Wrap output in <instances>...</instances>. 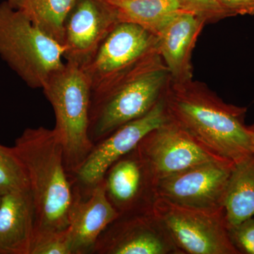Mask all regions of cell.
Segmentation results:
<instances>
[{"label": "cell", "mask_w": 254, "mask_h": 254, "mask_svg": "<svg viewBox=\"0 0 254 254\" xmlns=\"http://www.w3.org/2000/svg\"><path fill=\"white\" fill-rule=\"evenodd\" d=\"M228 17L254 15V0H215Z\"/></svg>", "instance_id": "24"}, {"label": "cell", "mask_w": 254, "mask_h": 254, "mask_svg": "<svg viewBox=\"0 0 254 254\" xmlns=\"http://www.w3.org/2000/svg\"><path fill=\"white\" fill-rule=\"evenodd\" d=\"M119 216L107 197L103 180L88 193H81L67 229L71 254H93L98 237Z\"/></svg>", "instance_id": "15"}, {"label": "cell", "mask_w": 254, "mask_h": 254, "mask_svg": "<svg viewBox=\"0 0 254 254\" xmlns=\"http://www.w3.org/2000/svg\"><path fill=\"white\" fill-rule=\"evenodd\" d=\"M152 210L182 254H239L229 237L224 209L209 211L155 198Z\"/></svg>", "instance_id": "7"}, {"label": "cell", "mask_w": 254, "mask_h": 254, "mask_svg": "<svg viewBox=\"0 0 254 254\" xmlns=\"http://www.w3.org/2000/svg\"><path fill=\"white\" fill-rule=\"evenodd\" d=\"M171 80L163 60L92 102L89 138L96 144L125 124L148 113L163 98Z\"/></svg>", "instance_id": "6"}, {"label": "cell", "mask_w": 254, "mask_h": 254, "mask_svg": "<svg viewBox=\"0 0 254 254\" xmlns=\"http://www.w3.org/2000/svg\"><path fill=\"white\" fill-rule=\"evenodd\" d=\"M228 234L239 254H254V218L228 227Z\"/></svg>", "instance_id": "22"}, {"label": "cell", "mask_w": 254, "mask_h": 254, "mask_svg": "<svg viewBox=\"0 0 254 254\" xmlns=\"http://www.w3.org/2000/svg\"><path fill=\"white\" fill-rule=\"evenodd\" d=\"M53 106L56 132L63 144L65 165L72 176L91 153L89 138L91 89L81 66L65 62L64 66L43 88Z\"/></svg>", "instance_id": "4"}, {"label": "cell", "mask_w": 254, "mask_h": 254, "mask_svg": "<svg viewBox=\"0 0 254 254\" xmlns=\"http://www.w3.org/2000/svg\"><path fill=\"white\" fill-rule=\"evenodd\" d=\"M64 46L9 1L0 4V58L28 86L41 88L64 66Z\"/></svg>", "instance_id": "5"}, {"label": "cell", "mask_w": 254, "mask_h": 254, "mask_svg": "<svg viewBox=\"0 0 254 254\" xmlns=\"http://www.w3.org/2000/svg\"><path fill=\"white\" fill-rule=\"evenodd\" d=\"M55 41L63 45L65 23L77 0H7Z\"/></svg>", "instance_id": "19"}, {"label": "cell", "mask_w": 254, "mask_h": 254, "mask_svg": "<svg viewBox=\"0 0 254 254\" xmlns=\"http://www.w3.org/2000/svg\"><path fill=\"white\" fill-rule=\"evenodd\" d=\"M30 190L26 170L12 148L0 145V195Z\"/></svg>", "instance_id": "20"}, {"label": "cell", "mask_w": 254, "mask_h": 254, "mask_svg": "<svg viewBox=\"0 0 254 254\" xmlns=\"http://www.w3.org/2000/svg\"><path fill=\"white\" fill-rule=\"evenodd\" d=\"M11 148L27 175L36 212L34 240L67 230L81 193L66 170L56 132L43 127L27 128Z\"/></svg>", "instance_id": "2"}, {"label": "cell", "mask_w": 254, "mask_h": 254, "mask_svg": "<svg viewBox=\"0 0 254 254\" xmlns=\"http://www.w3.org/2000/svg\"><path fill=\"white\" fill-rule=\"evenodd\" d=\"M36 232V212L30 190L1 195L0 254H31Z\"/></svg>", "instance_id": "16"}, {"label": "cell", "mask_w": 254, "mask_h": 254, "mask_svg": "<svg viewBox=\"0 0 254 254\" xmlns=\"http://www.w3.org/2000/svg\"><path fill=\"white\" fill-rule=\"evenodd\" d=\"M1 195H0V200H1Z\"/></svg>", "instance_id": "26"}, {"label": "cell", "mask_w": 254, "mask_h": 254, "mask_svg": "<svg viewBox=\"0 0 254 254\" xmlns=\"http://www.w3.org/2000/svg\"><path fill=\"white\" fill-rule=\"evenodd\" d=\"M119 22L138 25L156 35L175 13L183 10L179 0H105Z\"/></svg>", "instance_id": "18"}, {"label": "cell", "mask_w": 254, "mask_h": 254, "mask_svg": "<svg viewBox=\"0 0 254 254\" xmlns=\"http://www.w3.org/2000/svg\"><path fill=\"white\" fill-rule=\"evenodd\" d=\"M169 120L203 148L234 163L254 154L247 108L225 103L202 82H169L163 96Z\"/></svg>", "instance_id": "1"}, {"label": "cell", "mask_w": 254, "mask_h": 254, "mask_svg": "<svg viewBox=\"0 0 254 254\" xmlns=\"http://www.w3.org/2000/svg\"><path fill=\"white\" fill-rule=\"evenodd\" d=\"M223 206L228 227L254 217V154L235 164Z\"/></svg>", "instance_id": "17"}, {"label": "cell", "mask_w": 254, "mask_h": 254, "mask_svg": "<svg viewBox=\"0 0 254 254\" xmlns=\"http://www.w3.org/2000/svg\"><path fill=\"white\" fill-rule=\"evenodd\" d=\"M118 23L105 0H77L65 23L64 58L83 66Z\"/></svg>", "instance_id": "12"}, {"label": "cell", "mask_w": 254, "mask_h": 254, "mask_svg": "<svg viewBox=\"0 0 254 254\" xmlns=\"http://www.w3.org/2000/svg\"><path fill=\"white\" fill-rule=\"evenodd\" d=\"M154 180H159L200 164L226 160L215 156L168 120L145 135L137 145Z\"/></svg>", "instance_id": "10"}, {"label": "cell", "mask_w": 254, "mask_h": 254, "mask_svg": "<svg viewBox=\"0 0 254 254\" xmlns=\"http://www.w3.org/2000/svg\"><path fill=\"white\" fill-rule=\"evenodd\" d=\"M249 133L251 138V142H252V149H253L254 154V124L253 125L248 126Z\"/></svg>", "instance_id": "25"}, {"label": "cell", "mask_w": 254, "mask_h": 254, "mask_svg": "<svg viewBox=\"0 0 254 254\" xmlns=\"http://www.w3.org/2000/svg\"><path fill=\"white\" fill-rule=\"evenodd\" d=\"M235 165L228 160H215L165 177L155 183V198L200 210H222Z\"/></svg>", "instance_id": "8"}, {"label": "cell", "mask_w": 254, "mask_h": 254, "mask_svg": "<svg viewBox=\"0 0 254 254\" xmlns=\"http://www.w3.org/2000/svg\"><path fill=\"white\" fill-rule=\"evenodd\" d=\"M31 254H72L67 230L36 237Z\"/></svg>", "instance_id": "21"}, {"label": "cell", "mask_w": 254, "mask_h": 254, "mask_svg": "<svg viewBox=\"0 0 254 254\" xmlns=\"http://www.w3.org/2000/svg\"><path fill=\"white\" fill-rule=\"evenodd\" d=\"M182 9L198 15L206 23H213L228 18L215 0H179Z\"/></svg>", "instance_id": "23"}, {"label": "cell", "mask_w": 254, "mask_h": 254, "mask_svg": "<svg viewBox=\"0 0 254 254\" xmlns=\"http://www.w3.org/2000/svg\"><path fill=\"white\" fill-rule=\"evenodd\" d=\"M206 23L190 11L175 13L156 33L158 50L172 81L193 79L191 58L197 39Z\"/></svg>", "instance_id": "14"}, {"label": "cell", "mask_w": 254, "mask_h": 254, "mask_svg": "<svg viewBox=\"0 0 254 254\" xmlns=\"http://www.w3.org/2000/svg\"><path fill=\"white\" fill-rule=\"evenodd\" d=\"M168 120L163 97L148 113L125 124L96 143L81 167L72 175L74 185L81 194L90 192L103 180L113 163L134 149L145 135Z\"/></svg>", "instance_id": "9"}, {"label": "cell", "mask_w": 254, "mask_h": 254, "mask_svg": "<svg viewBox=\"0 0 254 254\" xmlns=\"http://www.w3.org/2000/svg\"><path fill=\"white\" fill-rule=\"evenodd\" d=\"M103 180L107 197L120 215L152 211L155 182L137 146L113 163Z\"/></svg>", "instance_id": "13"}, {"label": "cell", "mask_w": 254, "mask_h": 254, "mask_svg": "<svg viewBox=\"0 0 254 254\" xmlns=\"http://www.w3.org/2000/svg\"><path fill=\"white\" fill-rule=\"evenodd\" d=\"M95 254H182L152 211L120 215L95 243Z\"/></svg>", "instance_id": "11"}, {"label": "cell", "mask_w": 254, "mask_h": 254, "mask_svg": "<svg viewBox=\"0 0 254 254\" xmlns=\"http://www.w3.org/2000/svg\"><path fill=\"white\" fill-rule=\"evenodd\" d=\"M161 60L155 35L133 23H118L81 66L91 86V103Z\"/></svg>", "instance_id": "3"}]
</instances>
